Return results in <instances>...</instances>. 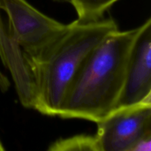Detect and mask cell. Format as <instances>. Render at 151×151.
Wrapping results in <instances>:
<instances>
[{"instance_id":"1","label":"cell","mask_w":151,"mask_h":151,"mask_svg":"<svg viewBox=\"0 0 151 151\" xmlns=\"http://www.w3.org/2000/svg\"><path fill=\"white\" fill-rule=\"evenodd\" d=\"M118 29L111 17L92 22L76 19L41 50L24 55L32 81V109L47 116H58L69 88L88 56Z\"/></svg>"},{"instance_id":"2","label":"cell","mask_w":151,"mask_h":151,"mask_svg":"<svg viewBox=\"0 0 151 151\" xmlns=\"http://www.w3.org/2000/svg\"><path fill=\"white\" fill-rule=\"evenodd\" d=\"M139 29L140 26L118 29L92 50L74 79L58 116L97 123L116 109Z\"/></svg>"},{"instance_id":"3","label":"cell","mask_w":151,"mask_h":151,"mask_svg":"<svg viewBox=\"0 0 151 151\" xmlns=\"http://www.w3.org/2000/svg\"><path fill=\"white\" fill-rule=\"evenodd\" d=\"M0 10L7 16L9 36L26 55L44 48L66 27L41 13L27 0H0Z\"/></svg>"},{"instance_id":"4","label":"cell","mask_w":151,"mask_h":151,"mask_svg":"<svg viewBox=\"0 0 151 151\" xmlns=\"http://www.w3.org/2000/svg\"><path fill=\"white\" fill-rule=\"evenodd\" d=\"M97 125L100 151H131L151 136V99L114 109Z\"/></svg>"},{"instance_id":"5","label":"cell","mask_w":151,"mask_h":151,"mask_svg":"<svg viewBox=\"0 0 151 151\" xmlns=\"http://www.w3.org/2000/svg\"><path fill=\"white\" fill-rule=\"evenodd\" d=\"M148 99H151L150 18L140 26L131 49L123 88L116 109L138 104Z\"/></svg>"},{"instance_id":"6","label":"cell","mask_w":151,"mask_h":151,"mask_svg":"<svg viewBox=\"0 0 151 151\" xmlns=\"http://www.w3.org/2000/svg\"><path fill=\"white\" fill-rule=\"evenodd\" d=\"M0 58L3 64L10 70L12 78L17 87L24 86L29 82V71L27 66L23 52L11 40L7 33L0 14ZM10 82L0 71V90L6 91Z\"/></svg>"},{"instance_id":"7","label":"cell","mask_w":151,"mask_h":151,"mask_svg":"<svg viewBox=\"0 0 151 151\" xmlns=\"http://www.w3.org/2000/svg\"><path fill=\"white\" fill-rule=\"evenodd\" d=\"M119 0H67L78 14V20L92 22L105 17V13Z\"/></svg>"},{"instance_id":"8","label":"cell","mask_w":151,"mask_h":151,"mask_svg":"<svg viewBox=\"0 0 151 151\" xmlns=\"http://www.w3.org/2000/svg\"><path fill=\"white\" fill-rule=\"evenodd\" d=\"M48 151H100L94 137L77 135L60 139L53 143Z\"/></svg>"},{"instance_id":"9","label":"cell","mask_w":151,"mask_h":151,"mask_svg":"<svg viewBox=\"0 0 151 151\" xmlns=\"http://www.w3.org/2000/svg\"><path fill=\"white\" fill-rule=\"evenodd\" d=\"M131 151H151V136L146 137Z\"/></svg>"},{"instance_id":"10","label":"cell","mask_w":151,"mask_h":151,"mask_svg":"<svg viewBox=\"0 0 151 151\" xmlns=\"http://www.w3.org/2000/svg\"><path fill=\"white\" fill-rule=\"evenodd\" d=\"M0 151H6L5 149H4V146H3L2 144H1V141H0Z\"/></svg>"},{"instance_id":"11","label":"cell","mask_w":151,"mask_h":151,"mask_svg":"<svg viewBox=\"0 0 151 151\" xmlns=\"http://www.w3.org/2000/svg\"><path fill=\"white\" fill-rule=\"evenodd\" d=\"M55 1H58V2H64V1H67V0H53Z\"/></svg>"}]
</instances>
